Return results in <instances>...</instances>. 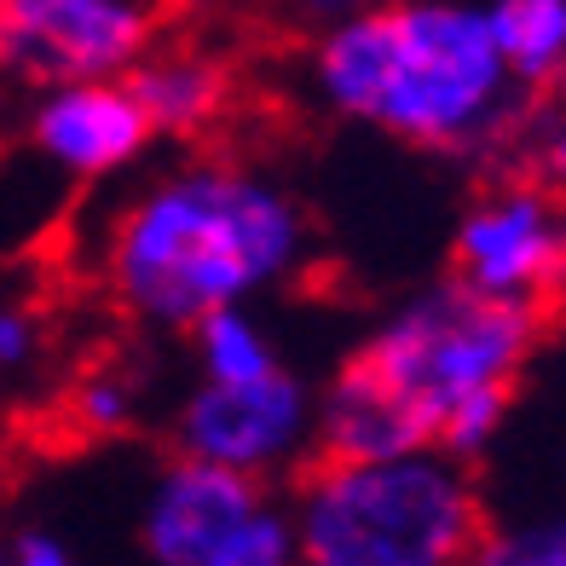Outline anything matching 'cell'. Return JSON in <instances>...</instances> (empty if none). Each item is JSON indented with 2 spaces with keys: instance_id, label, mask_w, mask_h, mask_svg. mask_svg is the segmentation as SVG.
<instances>
[{
  "instance_id": "1",
  "label": "cell",
  "mask_w": 566,
  "mask_h": 566,
  "mask_svg": "<svg viewBox=\"0 0 566 566\" xmlns=\"http://www.w3.org/2000/svg\"><path fill=\"white\" fill-rule=\"evenodd\" d=\"M301 266V197L231 157H186L139 179L98 238L105 295L157 336H186L220 306H261Z\"/></svg>"
},
{
  "instance_id": "2",
  "label": "cell",
  "mask_w": 566,
  "mask_h": 566,
  "mask_svg": "<svg viewBox=\"0 0 566 566\" xmlns=\"http://www.w3.org/2000/svg\"><path fill=\"white\" fill-rule=\"evenodd\" d=\"M306 93L336 122L462 163L521 150L537 105L497 59L480 0H370L313 35Z\"/></svg>"
},
{
  "instance_id": "3",
  "label": "cell",
  "mask_w": 566,
  "mask_h": 566,
  "mask_svg": "<svg viewBox=\"0 0 566 566\" xmlns=\"http://www.w3.org/2000/svg\"><path fill=\"white\" fill-rule=\"evenodd\" d=\"M537 329L544 313L446 277L388 306L347 365L394 399L417 446L474 462L509 422Z\"/></svg>"
},
{
  "instance_id": "4",
  "label": "cell",
  "mask_w": 566,
  "mask_h": 566,
  "mask_svg": "<svg viewBox=\"0 0 566 566\" xmlns=\"http://www.w3.org/2000/svg\"><path fill=\"white\" fill-rule=\"evenodd\" d=\"M290 532L301 566H469L485 509L451 451L318 457L295 480Z\"/></svg>"
},
{
  "instance_id": "5",
  "label": "cell",
  "mask_w": 566,
  "mask_h": 566,
  "mask_svg": "<svg viewBox=\"0 0 566 566\" xmlns=\"http://www.w3.org/2000/svg\"><path fill=\"white\" fill-rule=\"evenodd\" d=\"M174 451L220 462L254 485L283 480L318 451V394L290 365L254 381H191L174 405Z\"/></svg>"
},
{
  "instance_id": "6",
  "label": "cell",
  "mask_w": 566,
  "mask_h": 566,
  "mask_svg": "<svg viewBox=\"0 0 566 566\" xmlns=\"http://www.w3.org/2000/svg\"><path fill=\"white\" fill-rule=\"evenodd\" d=\"M451 277L532 313L555 306L566 295V197L532 174L485 186L457 214Z\"/></svg>"
},
{
  "instance_id": "7",
  "label": "cell",
  "mask_w": 566,
  "mask_h": 566,
  "mask_svg": "<svg viewBox=\"0 0 566 566\" xmlns=\"http://www.w3.org/2000/svg\"><path fill=\"white\" fill-rule=\"evenodd\" d=\"M163 41V0H0V70L30 87L127 75Z\"/></svg>"
},
{
  "instance_id": "8",
  "label": "cell",
  "mask_w": 566,
  "mask_h": 566,
  "mask_svg": "<svg viewBox=\"0 0 566 566\" xmlns=\"http://www.w3.org/2000/svg\"><path fill=\"white\" fill-rule=\"evenodd\" d=\"M30 145L46 168L93 186V179L139 168L157 134H150L145 105L127 87V75H87V82L41 87L30 111Z\"/></svg>"
},
{
  "instance_id": "9",
  "label": "cell",
  "mask_w": 566,
  "mask_h": 566,
  "mask_svg": "<svg viewBox=\"0 0 566 566\" xmlns=\"http://www.w3.org/2000/svg\"><path fill=\"white\" fill-rule=\"evenodd\" d=\"M261 503H266V485L231 474L220 462L174 451L145 492L139 544L157 566H191L197 555H209L220 537L238 532Z\"/></svg>"
},
{
  "instance_id": "10",
  "label": "cell",
  "mask_w": 566,
  "mask_h": 566,
  "mask_svg": "<svg viewBox=\"0 0 566 566\" xmlns=\"http://www.w3.org/2000/svg\"><path fill=\"white\" fill-rule=\"evenodd\" d=\"M127 87L145 105V122L157 139H209L231 116V70L209 46L157 41L127 70Z\"/></svg>"
},
{
  "instance_id": "11",
  "label": "cell",
  "mask_w": 566,
  "mask_h": 566,
  "mask_svg": "<svg viewBox=\"0 0 566 566\" xmlns=\"http://www.w3.org/2000/svg\"><path fill=\"white\" fill-rule=\"evenodd\" d=\"M497 59L532 98L566 82V0H480Z\"/></svg>"
},
{
  "instance_id": "12",
  "label": "cell",
  "mask_w": 566,
  "mask_h": 566,
  "mask_svg": "<svg viewBox=\"0 0 566 566\" xmlns=\"http://www.w3.org/2000/svg\"><path fill=\"white\" fill-rule=\"evenodd\" d=\"M186 342H191L197 381H254L283 365L277 336L261 318V306H220V313L197 318L186 329Z\"/></svg>"
},
{
  "instance_id": "13",
  "label": "cell",
  "mask_w": 566,
  "mask_h": 566,
  "mask_svg": "<svg viewBox=\"0 0 566 566\" xmlns=\"http://www.w3.org/2000/svg\"><path fill=\"white\" fill-rule=\"evenodd\" d=\"M139 410H145L139 376H127V370H116V365L87 370V376L70 388V422L82 428V433H93V440L127 433V428L139 422Z\"/></svg>"
},
{
  "instance_id": "14",
  "label": "cell",
  "mask_w": 566,
  "mask_h": 566,
  "mask_svg": "<svg viewBox=\"0 0 566 566\" xmlns=\"http://www.w3.org/2000/svg\"><path fill=\"white\" fill-rule=\"evenodd\" d=\"M191 566H301L290 514L272 509V503H261L238 532L220 537V544H214L209 555H197Z\"/></svg>"
},
{
  "instance_id": "15",
  "label": "cell",
  "mask_w": 566,
  "mask_h": 566,
  "mask_svg": "<svg viewBox=\"0 0 566 566\" xmlns=\"http://www.w3.org/2000/svg\"><path fill=\"white\" fill-rule=\"evenodd\" d=\"M469 566H566V514H544V521L485 532Z\"/></svg>"
},
{
  "instance_id": "16",
  "label": "cell",
  "mask_w": 566,
  "mask_h": 566,
  "mask_svg": "<svg viewBox=\"0 0 566 566\" xmlns=\"http://www.w3.org/2000/svg\"><path fill=\"white\" fill-rule=\"evenodd\" d=\"M521 157H526L532 179H544L549 191L566 197V82L532 105V122L521 134Z\"/></svg>"
},
{
  "instance_id": "17",
  "label": "cell",
  "mask_w": 566,
  "mask_h": 566,
  "mask_svg": "<svg viewBox=\"0 0 566 566\" xmlns=\"http://www.w3.org/2000/svg\"><path fill=\"white\" fill-rule=\"evenodd\" d=\"M46 358V318L23 295H0V381L30 376Z\"/></svg>"
},
{
  "instance_id": "18",
  "label": "cell",
  "mask_w": 566,
  "mask_h": 566,
  "mask_svg": "<svg viewBox=\"0 0 566 566\" xmlns=\"http://www.w3.org/2000/svg\"><path fill=\"white\" fill-rule=\"evenodd\" d=\"M0 566H82V560H75L70 544L53 532H18L12 544L0 549Z\"/></svg>"
},
{
  "instance_id": "19",
  "label": "cell",
  "mask_w": 566,
  "mask_h": 566,
  "mask_svg": "<svg viewBox=\"0 0 566 566\" xmlns=\"http://www.w3.org/2000/svg\"><path fill=\"white\" fill-rule=\"evenodd\" d=\"M358 7H370V0H290V12L306 23V30H329V23H342V18H353Z\"/></svg>"
}]
</instances>
